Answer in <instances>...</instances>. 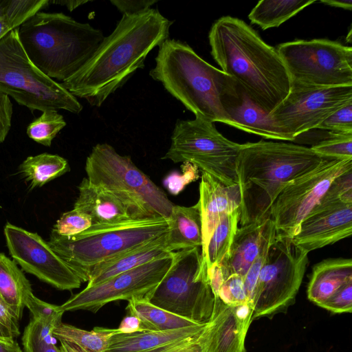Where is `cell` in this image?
<instances>
[{
    "label": "cell",
    "instance_id": "cell-1",
    "mask_svg": "<svg viewBox=\"0 0 352 352\" xmlns=\"http://www.w3.org/2000/svg\"><path fill=\"white\" fill-rule=\"evenodd\" d=\"M173 23L153 8L123 15L91 58L61 85L76 98L100 107L144 67L148 54L168 38Z\"/></svg>",
    "mask_w": 352,
    "mask_h": 352
},
{
    "label": "cell",
    "instance_id": "cell-2",
    "mask_svg": "<svg viewBox=\"0 0 352 352\" xmlns=\"http://www.w3.org/2000/svg\"><path fill=\"white\" fill-rule=\"evenodd\" d=\"M208 38L211 55L221 70L270 114L288 95L292 85L277 50L245 21L230 16L212 24Z\"/></svg>",
    "mask_w": 352,
    "mask_h": 352
},
{
    "label": "cell",
    "instance_id": "cell-3",
    "mask_svg": "<svg viewBox=\"0 0 352 352\" xmlns=\"http://www.w3.org/2000/svg\"><path fill=\"white\" fill-rule=\"evenodd\" d=\"M327 158L292 143L260 140L243 144L236 163L241 225L270 219L272 206L285 187Z\"/></svg>",
    "mask_w": 352,
    "mask_h": 352
},
{
    "label": "cell",
    "instance_id": "cell-4",
    "mask_svg": "<svg viewBox=\"0 0 352 352\" xmlns=\"http://www.w3.org/2000/svg\"><path fill=\"white\" fill-rule=\"evenodd\" d=\"M31 61L43 74L64 81L80 69L104 38L89 23L63 13L38 12L18 28Z\"/></svg>",
    "mask_w": 352,
    "mask_h": 352
},
{
    "label": "cell",
    "instance_id": "cell-5",
    "mask_svg": "<svg viewBox=\"0 0 352 352\" xmlns=\"http://www.w3.org/2000/svg\"><path fill=\"white\" fill-rule=\"evenodd\" d=\"M149 74L195 118L229 125L220 102L228 75L202 59L186 43L168 38L162 43Z\"/></svg>",
    "mask_w": 352,
    "mask_h": 352
},
{
    "label": "cell",
    "instance_id": "cell-6",
    "mask_svg": "<svg viewBox=\"0 0 352 352\" xmlns=\"http://www.w3.org/2000/svg\"><path fill=\"white\" fill-rule=\"evenodd\" d=\"M163 217L130 219L104 224H92L72 236L51 232L47 241L52 250L82 282L96 265L168 232Z\"/></svg>",
    "mask_w": 352,
    "mask_h": 352
},
{
    "label": "cell",
    "instance_id": "cell-7",
    "mask_svg": "<svg viewBox=\"0 0 352 352\" xmlns=\"http://www.w3.org/2000/svg\"><path fill=\"white\" fill-rule=\"evenodd\" d=\"M88 180L116 197L133 219H168L174 204L166 194L139 169L129 156L108 144H97L85 167Z\"/></svg>",
    "mask_w": 352,
    "mask_h": 352
},
{
    "label": "cell",
    "instance_id": "cell-8",
    "mask_svg": "<svg viewBox=\"0 0 352 352\" xmlns=\"http://www.w3.org/2000/svg\"><path fill=\"white\" fill-rule=\"evenodd\" d=\"M18 28L0 39V91L31 111L63 109L79 113L82 106L77 98L29 58Z\"/></svg>",
    "mask_w": 352,
    "mask_h": 352
},
{
    "label": "cell",
    "instance_id": "cell-9",
    "mask_svg": "<svg viewBox=\"0 0 352 352\" xmlns=\"http://www.w3.org/2000/svg\"><path fill=\"white\" fill-rule=\"evenodd\" d=\"M148 301L194 322H208L214 296L200 248L173 252L171 265Z\"/></svg>",
    "mask_w": 352,
    "mask_h": 352
},
{
    "label": "cell",
    "instance_id": "cell-10",
    "mask_svg": "<svg viewBox=\"0 0 352 352\" xmlns=\"http://www.w3.org/2000/svg\"><path fill=\"white\" fill-rule=\"evenodd\" d=\"M242 144L225 138L213 122L195 118L178 120L170 146L162 157L192 164L226 186L237 184L236 163Z\"/></svg>",
    "mask_w": 352,
    "mask_h": 352
},
{
    "label": "cell",
    "instance_id": "cell-11",
    "mask_svg": "<svg viewBox=\"0 0 352 352\" xmlns=\"http://www.w3.org/2000/svg\"><path fill=\"white\" fill-rule=\"evenodd\" d=\"M308 263V253L291 238L278 236L272 242L255 289L252 320L285 311L294 301Z\"/></svg>",
    "mask_w": 352,
    "mask_h": 352
},
{
    "label": "cell",
    "instance_id": "cell-12",
    "mask_svg": "<svg viewBox=\"0 0 352 352\" xmlns=\"http://www.w3.org/2000/svg\"><path fill=\"white\" fill-rule=\"evenodd\" d=\"M291 82L306 86H352V48L328 39L296 40L276 49Z\"/></svg>",
    "mask_w": 352,
    "mask_h": 352
},
{
    "label": "cell",
    "instance_id": "cell-13",
    "mask_svg": "<svg viewBox=\"0 0 352 352\" xmlns=\"http://www.w3.org/2000/svg\"><path fill=\"white\" fill-rule=\"evenodd\" d=\"M352 168V159L327 157L315 168L289 182L271 209L276 236L292 238L302 221L319 204L332 181Z\"/></svg>",
    "mask_w": 352,
    "mask_h": 352
},
{
    "label": "cell",
    "instance_id": "cell-14",
    "mask_svg": "<svg viewBox=\"0 0 352 352\" xmlns=\"http://www.w3.org/2000/svg\"><path fill=\"white\" fill-rule=\"evenodd\" d=\"M351 102L352 86L318 87L292 82L288 95L270 116L289 141H294Z\"/></svg>",
    "mask_w": 352,
    "mask_h": 352
},
{
    "label": "cell",
    "instance_id": "cell-15",
    "mask_svg": "<svg viewBox=\"0 0 352 352\" xmlns=\"http://www.w3.org/2000/svg\"><path fill=\"white\" fill-rule=\"evenodd\" d=\"M173 260V252L136 268L120 273L92 287H86L60 305L64 311L87 310L96 313L117 300H148Z\"/></svg>",
    "mask_w": 352,
    "mask_h": 352
},
{
    "label": "cell",
    "instance_id": "cell-16",
    "mask_svg": "<svg viewBox=\"0 0 352 352\" xmlns=\"http://www.w3.org/2000/svg\"><path fill=\"white\" fill-rule=\"evenodd\" d=\"M4 235L10 256L23 271L60 290L80 287L78 276L37 233L7 223Z\"/></svg>",
    "mask_w": 352,
    "mask_h": 352
},
{
    "label": "cell",
    "instance_id": "cell-17",
    "mask_svg": "<svg viewBox=\"0 0 352 352\" xmlns=\"http://www.w3.org/2000/svg\"><path fill=\"white\" fill-rule=\"evenodd\" d=\"M352 234V204L316 206L302 221L293 243L307 253L332 245Z\"/></svg>",
    "mask_w": 352,
    "mask_h": 352
},
{
    "label": "cell",
    "instance_id": "cell-18",
    "mask_svg": "<svg viewBox=\"0 0 352 352\" xmlns=\"http://www.w3.org/2000/svg\"><path fill=\"white\" fill-rule=\"evenodd\" d=\"M252 314L250 304L230 306L214 297L212 313L204 334V352H246L245 339Z\"/></svg>",
    "mask_w": 352,
    "mask_h": 352
},
{
    "label": "cell",
    "instance_id": "cell-19",
    "mask_svg": "<svg viewBox=\"0 0 352 352\" xmlns=\"http://www.w3.org/2000/svg\"><path fill=\"white\" fill-rule=\"evenodd\" d=\"M220 102L230 126L266 139L289 141L270 114L261 109L229 76L221 90Z\"/></svg>",
    "mask_w": 352,
    "mask_h": 352
},
{
    "label": "cell",
    "instance_id": "cell-20",
    "mask_svg": "<svg viewBox=\"0 0 352 352\" xmlns=\"http://www.w3.org/2000/svg\"><path fill=\"white\" fill-rule=\"evenodd\" d=\"M276 235L275 226L270 219L238 228L228 254L218 264L224 279L231 274L244 276Z\"/></svg>",
    "mask_w": 352,
    "mask_h": 352
},
{
    "label": "cell",
    "instance_id": "cell-21",
    "mask_svg": "<svg viewBox=\"0 0 352 352\" xmlns=\"http://www.w3.org/2000/svg\"><path fill=\"white\" fill-rule=\"evenodd\" d=\"M201 216L204 256L210 238L221 219L240 208L241 196L238 184L226 186L206 173H202L197 202Z\"/></svg>",
    "mask_w": 352,
    "mask_h": 352
},
{
    "label": "cell",
    "instance_id": "cell-22",
    "mask_svg": "<svg viewBox=\"0 0 352 352\" xmlns=\"http://www.w3.org/2000/svg\"><path fill=\"white\" fill-rule=\"evenodd\" d=\"M166 234L96 265L89 272L87 287L96 285L120 273L167 256L171 252L166 246Z\"/></svg>",
    "mask_w": 352,
    "mask_h": 352
},
{
    "label": "cell",
    "instance_id": "cell-23",
    "mask_svg": "<svg viewBox=\"0 0 352 352\" xmlns=\"http://www.w3.org/2000/svg\"><path fill=\"white\" fill-rule=\"evenodd\" d=\"M207 327L208 322L164 331L117 333L111 337L104 352H150L171 344L199 337Z\"/></svg>",
    "mask_w": 352,
    "mask_h": 352
},
{
    "label": "cell",
    "instance_id": "cell-24",
    "mask_svg": "<svg viewBox=\"0 0 352 352\" xmlns=\"http://www.w3.org/2000/svg\"><path fill=\"white\" fill-rule=\"evenodd\" d=\"M74 208L87 214L92 224L113 223L130 219L126 208L113 196L93 185L87 177L78 187Z\"/></svg>",
    "mask_w": 352,
    "mask_h": 352
},
{
    "label": "cell",
    "instance_id": "cell-25",
    "mask_svg": "<svg viewBox=\"0 0 352 352\" xmlns=\"http://www.w3.org/2000/svg\"><path fill=\"white\" fill-rule=\"evenodd\" d=\"M351 281V258L324 259L313 267L307 290V298L321 307L338 289Z\"/></svg>",
    "mask_w": 352,
    "mask_h": 352
},
{
    "label": "cell",
    "instance_id": "cell-26",
    "mask_svg": "<svg viewBox=\"0 0 352 352\" xmlns=\"http://www.w3.org/2000/svg\"><path fill=\"white\" fill-rule=\"evenodd\" d=\"M167 219L166 246L169 252L201 248L202 222L198 203L191 206L174 205Z\"/></svg>",
    "mask_w": 352,
    "mask_h": 352
},
{
    "label": "cell",
    "instance_id": "cell-27",
    "mask_svg": "<svg viewBox=\"0 0 352 352\" xmlns=\"http://www.w3.org/2000/svg\"><path fill=\"white\" fill-rule=\"evenodd\" d=\"M31 285L16 263L0 252V298L21 320Z\"/></svg>",
    "mask_w": 352,
    "mask_h": 352
},
{
    "label": "cell",
    "instance_id": "cell-28",
    "mask_svg": "<svg viewBox=\"0 0 352 352\" xmlns=\"http://www.w3.org/2000/svg\"><path fill=\"white\" fill-rule=\"evenodd\" d=\"M126 310L139 319L142 331H164L198 324L160 308L147 299L129 300Z\"/></svg>",
    "mask_w": 352,
    "mask_h": 352
},
{
    "label": "cell",
    "instance_id": "cell-29",
    "mask_svg": "<svg viewBox=\"0 0 352 352\" xmlns=\"http://www.w3.org/2000/svg\"><path fill=\"white\" fill-rule=\"evenodd\" d=\"M70 170L65 158L50 153L28 157L19 166V171L30 188L44 186Z\"/></svg>",
    "mask_w": 352,
    "mask_h": 352
},
{
    "label": "cell",
    "instance_id": "cell-30",
    "mask_svg": "<svg viewBox=\"0 0 352 352\" xmlns=\"http://www.w3.org/2000/svg\"><path fill=\"white\" fill-rule=\"evenodd\" d=\"M316 0H262L252 9L248 18L265 30L277 28Z\"/></svg>",
    "mask_w": 352,
    "mask_h": 352
},
{
    "label": "cell",
    "instance_id": "cell-31",
    "mask_svg": "<svg viewBox=\"0 0 352 352\" xmlns=\"http://www.w3.org/2000/svg\"><path fill=\"white\" fill-rule=\"evenodd\" d=\"M117 333H120L118 329L96 327L87 331L62 322L52 330L56 339L76 344L85 352H104L109 339Z\"/></svg>",
    "mask_w": 352,
    "mask_h": 352
},
{
    "label": "cell",
    "instance_id": "cell-32",
    "mask_svg": "<svg viewBox=\"0 0 352 352\" xmlns=\"http://www.w3.org/2000/svg\"><path fill=\"white\" fill-rule=\"evenodd\" d=\"M240 208L223 216L213 231L202 264L208 270L212 265L219 264L228 254L239 223Z\"/></svg>",
    "mask_w": 352,
    "mask_h": 352
},
{
    "label": "cell",
    "instance_id": "cell-33",
    "mask_svg": "<svg viewBox=\"0 0 352 352\" xmlns=\"http://www.w3.org/2000/svg\"><path fill=\"white\" fill-rule=\"evenodd\" d=\"M66 126L63 116L55 110H49L34 120L27 127L28 137L45 146H50L56 135Z\"/></svg>",
    "mask_w": 352,
    "mask_h": 352
},
{
    "label": "cell",
    "instance_id": "cell-34",
    "mask_svg": "<svg viewBox=\"0 0 352 352\" xmlns=\"http://www.w3.org/2000/svg\"><path fill=\"white\" fill-rule=\"evenodd\" d=\"M53 329L32 318L25 327L22 337L25 352H61L57 347Z\"/></svg>",
    "mask_w": 352,
    "mask_h": 352
},
{
    "label": "cell",
    "instance_id": "cell-35",
    "mask_svg": "<svg viewBox=\"0 0 352 352\" xmlns=\"http://www.w3.org/2000/svg\"><path fill=\"white\" fill-rule=\"evenodd\" d=\"M310 148L317 154L325 157L352 159V133L331 131L328 137Z\"/></svg>",
    "mask_w": 352,
    "mask_h": 352
},
{
    "label": "cell",
    "instance_id": "cell-36",
    "mask_svg": "<svg viewBox=\"0 0 352 352\" xmlns=\"http://www.w3.org/2000/svg\"><path fill=\"white\" fill-rule=\"evenodd\" d=\"M25 307L30 311L34 320L53 329L62 322V316L65 312L60 306L44 302L36 297L32 292L25 297Z\"/></svg>",
    "mask_w": 352,
    "mask_h": 352
},
{
    "label": "cell",
    "instance_id": "cell-37",
    "mask_svg": "<svg viewBox=\"0 0 352 352\" xmlns=\"http://www.w3.org/2000/svg\"><path fill=\"white\" fill-rule=\"evenodd\" d=\"M91 225V219L87 214L73 208L60 217L52 231L60 236H72L86 230Z\"/></svg>",
    "mask_w": 352,
    "mask_h": 352
},
{
    "label": "cell",
    "instance_id": "cell-38",
    "mask_svg": "<svg viewBox=\"0 0 352 352\" xmlns=\"http://www.w3.org/2000/svg\"><path fill=\"white\" fill-rule=\"evenodd\" d=\"M336 202L352 204V168L336 177L317 206Z\"/></svg>",
    "mask_w": 352,
    "mask_h": 352
},
{
    "label": "cell",
    "instance_id": "cell-39",
    "mask_svg": "<svg viewBox=\"0 0 352 352\" xmlns=\"http://www.w3.org/2000/svg\"><path fill=\"white\" fill-rule=\"evenodd\" d=\"M215 297H219L225 304L230 306L250 304L243 276L239 274L229 276L221 285L218 295Z\"/></svg>",
    "mask_w": 352,
    "mask_h": 352
},
{
    "label": "cell",
    "instance_id": "cell-40",
    "mask_svg": "<svg viewBox=\"0 0 352 352\" xmlns=\"http://www.w3.org/2000/svg\"><path fill=\"white\" fill-rule=\"evenodd\" d=\"M317 129L332 132L352 133V102L333 113Z\"/></svg>",
    "mask_w": 352,
    "mask_h": 352
},
{
    "label": "cell",
    "instance_id": "cell-41",
    "mask_svg": "<svg viewBox=\"0 0 352 352\" xmlns=\"http://www.w3.org/2000/svg\"><path fill=\"white\" fill-rule=\"evenodd\" d=\"M321 307L335 314L351 313L352 281L338 289Z\"/></svg>",
    "mask_w": 352,
    "mask_h": 352
},
{
    "label": "cell",
    "instance_id": "cell-42",
    "mask_svg": "<svg viewBox=\"0 0 352 352\" xmlns=\"http://www.w3.org/2000/svg\"><path fill=\"white\" fill-rule=\"evenodd\" d=\"M271 243L263 250V251L255 259L243 276L244 285L246 290L248 302L252 307L258 277L261 267L264 263L267 250Z\"/></svg>",
    "mask_w": 352,
    "mask_h": 352
},
{
    "label": "cell",
    "instance_id": "cell-43",
    "mask_svg": "<svg viewBox=\"0 0 352 352\" xmlns=\"http://www.w3.org/2000/svg\"><path fill=\"white\" fill-rule=\"evenodd\" d=\"M19 320L0 298V337L14 339L20 335Z\"/></svg>",
    "mask_w": 352,
    "mask_h": 352
},
{
    "label": "cell",
    "instance_id": "cell-44",
    "mask_svg": "<svg viewBox=\"0 0 352 352\" xmlns=\"http://www.w3.org/2000/svg\"><path fill=\"white\" fill-rule=\"evenodd\" d=\"M12 104L10 97L0 91V143L6 140L12 124Z\"/></svg>",
    "mask_w": 352,
    "mask_h": 352
},
{
    "label": "cell",
    "instance_id": "cell-45",
    "mask_svg": "<svg viewBox=\"0 0 352 352\" xmlns=\"http://www.w3.org/2000/svg\"><path fill=\"white\" fill-rule=\"evenodd\" d=\"M204 333L199 337L171 344L150 352H204Z\"/></svg>",
    "mask_w": 352,
    "mask_h": 352
},
{
    "label": "cell",
    "instance_id": "cell-46",
    "mask_svg": "<svg viewBox=\"0 0 352 352\" xmlns=\"http://www.w3.org/2000/svg\"><path fill=\"white\" fill-rule=\"evenodd\" d=\"M111 3L113 4L123 15H131L150 9L151 6L157 3V1L111 0Z\"/></svg>",
    "mask_w": 352,
    "mask_h": 352
},
{
    "label": "cell",
    "instance_id": "cell-47",
    "mask_svg": "<svg viewBox=\"0 0 352 352\" xmlns=\"http://www.w3.org/2000/svg\"><path fill=\"white\" fill-rule=\"evenodd\" d=\"M117 329L120 333H132L143 331L139 319L136 316L129 314L122 319Z\"/></svg>",
    "mask_w": 352,
    "mask_h": 352
},
{
    "label": "cell",
    "instance_id": "cell-48",
    "mask_svg": "<svg viewBox=\"0 0 352 352\" xmlns=\"http://www.w3.org/2000/svg\"><path fill=\"white\" fill-rule=\"evenodd\" d=\"M16 25L5 12L0 0V39L10 31L16 29Z\"/></svg>",
    "mask_w": 352,
    "mask_h": 352
},
{
    "label": "cell",
    "instance_id": "cell-49",
    "mask_svg": "<svg viewBox=\"0 0 352 352\" xmlns=\"http://www.w3.org/2000/svg\"><path fill=\"white\" fill-rule=\"evenodd\" d=\"M0 352H22V350L14 339L0 337Z\"/></svg>",
    "mask_w": 352,
    "mask_h": 352
},
{
    "label": "cell",
    "instance_id": "cell-50",
    "mask_svg": "<svg viewBox=\"0 0 352 352\" xmlns=\"http://www.w3.org/2000/svg\"><path fill=\"white\" fill-rule=\"evenodd\" d=\"M320 2L327 6L349 10H351L352 8L351 0H322Z\"/></svg>",
    "mask_w": 352,
    "mask_h": 352
},
{
    "label": "cell",
    "instance_id": "cell-51",
    "mask_svg": "<svg viewBox=\"0 0 352 352\" xmlns=\"http://www.w3.org/2000/svg\"><path fill=\"white\" fill-rule=\"evenodd\" d=\"M88 2V1H50V3L66 6L71 12L76 8Z\"/></svg>",
    "mask_w": 352,
    "mask_h": 352
},
{
    "label": "cell",
    "instance_id": "cell-52",
    "mask_svg": "<svg viewBox=\"0 0 352 352\" xmlns=\"http://www.w3.org/2000/svg\"><path fill=\"white\" fill-rule=\"evenodd\" d=\"M59 348L61 352H85L76 344L67 342H60Z\"/></svg>",
    "mask_w": 352,
    "mask_h": 352
}]
</instances>
